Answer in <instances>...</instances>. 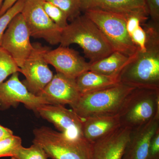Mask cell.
I'll use <instances>...</instances> for the list:
<instances>
[{
    "mask_svg": "<svg viewBox=\"0 0 159 159\" xmlns=\"http://www.w3.org/2000/svg\"><path fill=\"white\" fill-rule=\"evenodd\" d=\"M42 118L51 122L68 138L75 139L83 137V120L73 110L64 106L42 104L36 109Z\"/></svg>",
    "mask_w": 159,
    "mask_h": 159,
    "instance_id": "8fae6325",
    "label": "cell"
},
{
    "mask_svg": "<svg viewBox=\"0 0 159 159\" xmlns=\"http://www.w3.org/2000/svg\"><path fill=\"white\" fill-rule=\"evenodd\" d=\"M22 103L29 110L36 112L42 104H47L39 96L30 93L19 78V73L11 75L9 79L0 84V109L6 110L11 107Z\"/></svg>",
    "mask_w": 159,
    "mask_h": 159,
    "instance_id": "30bf717a",
    "label": "cell"
},
{
    "mask_svg": "<svg viewBox=\"0 0 159 159\" xmlns=\"http://www.w3.org/2000/svg\"><path fill=\"white\" fill-rule=\"evenodd\" d=\"M22 146V139L17 136H11L0 141V158L12 157Z\"/></svg>",
    "mask_w": 159,
    "mask_h": 159,
    "instance_id": "d4e9b609",
    "label": "cell"
},
{
    "mask_svg": "<svg viewBox=\"0 0 159 159\" xmlns=\"http://www.w3.org/2000/svg\"><path fill=\"white\" fill-rule=\"evenodd\" d=\"M45 0H25L21 13L31 37L42 39L52 45L60 43L62 30L49 18L43 8Z\"/></svg>",
    "mask_w": 159,
    "mask_h": 159,
    "instance_id": "52a82bcc",
    "label": "cell"
},
{
    "mask_svg": "<svg viewBox=\"0 0 159 159\" xmlns=\"http://www.w3.org/2000/svg\"><path fill=\"white\" fill-rule=\"evenodd\" d=\"M80 96L76 79L59 73L54 75L51 81L38 95L43 99L47 104L69 105L70 107L77 102Z\"/></svg>",
    "mask_w": 159,
    "mask_h": 159,
    "instance_id": "4fadbf2b",
    "label": "cell"
},
{
    "mask_svg": "<svg viewBox=\"0 0 159 159\" xmlns=\"http://www.w3.org/2000/svg\"><path fill=\"white\" fill-rule=\"evenodd\" d=\"M121 126L119 115L89 117L84 119L82 136L93 143L111 133Z\"/></svg>",
    "mask_w": 159,
    "mask_h": 159,
    "instance_id": "e0dca14e",
    "label": "cell"
},
{
    "mask_svg": "<svg viewBox=\"0 0 159 159\" xmlns=\"http://www.w3.org/2000/svg\"><path fill=\"white\" fill-rule=\"evenodd\" d=\"M33 45V50L20 68V73L25 77L22 83L28 90L38 96L51 81L54 74L44 58L50 48L39 43Z\"/></svg>",
    "mask_w": 159,
    "mask_h": 159,
    "instance_id": "ba28073f",
    "label": "cell"
},
{
    "mask_svg": "<svg viewBox=\"0 0 159 159\" xmlns=\"http://www.w3.org/2000/svg\"><path fill=\"white\" fill-rule=\"evenodd\" d=\"M43 8L49 18L60 29L62 30L69 25L66 14L57 6L45 0Z\"/></svg>",
    "mask_w": 159,
    "mask_h": 159,
    "instance_id": "7402d4cb",
    "label": "cell"
},
{
    "mask_svg": "<svg viewBox=\"0 0 159 159\" xmlns=\"http://www.w3.org/2000/svg\"><path fill=\"white\" fill-rule=\"evenodd\" d=\"M31 37L21 13L12 19L3 35L1 47L11 55L20 68L33 50Z\"/></svg>",
    "mask_w": 159,
    "mask_h": 159,
    "instance_id": "9c48e42d",
    "label": "cell"
},
{
    "mask_svg": "<svg viewBox=\"0 0 159 159\" xmlns=\"http://www.w3.org/2000/svg\"><path fill=\"white\" fill-rule=\"evenodd\" d=\"M25 2V0H18L12 7L0 16V47L3 35L9 23L16 15L21 13Z\"/></svg>",
    "mask_w": 159,
    "mask_h": 159,
    "instance_id": "cb8c5ba5",
    "label": "cell"
},
{
    "mask_svg": "<svg viewBox=\"0 0 159 159\" xmlns=\"http://www.w3.org/2000/svg\"><path fill=\"white\" fill-rule=\"evenodd\" d=\"M159 130V115L144 125L131 129L122 159H146L151 140Z\"/></svg>",
    "mask_w": 159,
    "mask_h": 159,
    "instance_id": "5bb4252c",
    "label": "cell"
},
{
    "mask_svg": "<svg viewBox=\"0 0 159 159\" xmlns=\"http://www.w3.org/2000/svg\"><path fill=\"white\" fill-rule=\"evenodd\" d=\"M18 1V0H4L0 9V16H2L8 9L12 7Z\"/></svg>",
    "mask_w": 159,
    "mask_h": 159,
    "instance_id": "f1b7e54d",
    "label": "cell"
},
{
    "mask_svg": "<svg viewBox=\"0 0 159 159\" xmlns=\"http://www.w3.org/2000/svg\"><path fill=\"white\" fill-rule=\"evenodd\" d=\"M147 35L145 49H138L118 76L119 82L134 88L159 89V25H142Z\"/></svg>",
    "mask_w": 159,
    "mask_h": 159,
    "instance_id": "6da1fadb",
    "label": "cell"
},
{
    "mask_svg": "<svg viewBox=\"0 0 159 159\" xmlns=\"http://www.w3.org/2000/svg\"><path fill=\"white\" fill-rule=\"evenodd\" d=\"M4 0H0V9H1V7H2V5L3 2H4Z\"/></svg>",
    "mask_w": 159,
    "mask_h": 159,
    "instance_id": "4dcf8cb0",
    "label": "cell"
},
{
    "mask_svg": "<svg viewBox=\"0 0 159 159\" xmlns=\"http://www.w3.org/2000/svg\"><path fill=\"white\" fill-rule=\"evenodd\" d=\"M13 135V133L12 130L0 125V141Z\"/></svg>",
    "mask_w": 159,
    "mask_h": 159,
    "instance_id": "f546056e",
    "label": "cell"
},
{
    "mask_svg": "<svg viewBox=\"0 0 159 159\" xmlns=\"http://www.w3.org/2000/svg\"><path fill=\"white\" fill-rule=\"evenodd\" d=\"M82 11L99 9L121 15L125 18L133 15L148 17L145 0H80Z\"/></svg>",
    "mask_w": 159,
    "mask_h": 159,
    "instance_id": "2e32d148",
    "label": "cell"
},
{
    "mask_svg": "<svg viewBox=\"0 0 159 159\" xmlns=\"http://www.w3.org/2000/svg\"><path fill=\"white\" fill-rule=\"evenodd\" d=\"M62 10L71 22L80 16L81 10L80 0H46Z\"/></svg>",
    "mask_w": 159,
    "mask_h": 159,
    "instance_id": "44dd1931",
    "label": "cell"
},
{
    "mask_svg": "<svg viewBox=\"0 0 159 159\" xmlns=\"http://www.w3.org/2000/svg\"><path fill=\"white\" fill-rule=\"evenodd\" d=\"M60 45H79L90 60V63L112 53V47L95 23L86 16L80 15L61 31Z\"/></svg>",
    "mask_w": 159,
    "mask_h": 159,
    "instance_id": "7a4b0ae2",
    "label": "cell"
},
{
    "mask_svg": "<svg viewBox=\"0 0 159 159\" xmlns=\"http://www.w3.org/2000/svg\"><path fill=\"white\" fill-rule=\"evenodd\" d=\"M134 89L119 82L107 88L81 94L77 102L71 107L83 120L118 115L125 98Z\"/></svg>",
    "mask_w": 159,
    "mask_h": 159,
    "instance_id": "3957f363",
    "label": "cell"
},
{
    "mask_svg": "<svg viewBox=\"0 0 159 159\" xmlns=\"http://www.w3.org/2000/svg\"><path fill=\"white\" fill-rule=\"evenodd\" d=\"M130 131V129L120 126L92 143L91 159H122Z\"/></svg>",
    "mask_w": 159,
    "mask_h": 159,
    "instance_id": "9a60e30c",
    "label": "cell"
},
{
    "mask_svg": "<svg viewBox=\"0 0 159 159\" xmlns=\"http://www.w3.org/2000/svg\"><path fill=\"white\" fill-rule=\"evenodd\" d=\"M49 158L40 146L33 144L29 148H25L22 145L11 159H48Z\"/></svg>",
    "mask_w": 159,
    "mask_h": 159,
    "instance_id": "603a6c76",
    "label": "cell"
},
{
    "mask_svg": "<svg viewBox=\"0 0 159 159\" xmlns=\"http://www.w3.org/2000/svg\"><path fill=\"white\" fill-rule=\"evenodd\" d=\"M146 159H159V130L151 140Z\"/></svg>",
    "mask_w": 159,
    "mask_h": 159,
    "instance_id": "83f0119b",
    "label": "cell"
},
{
    "mask_svg": "<svg viewBox=\"0 0 159 159\" xmlns=\"http://www.w3.org/2000/svg\"><path fill=\"white\" fill-rule=\"evenodd\" d=\"M145 2L151 20L159 25V0H145Z\"/></svg>",
    "mask_w": 159,
    "mask_h": 159,
    "instance_id": "4316f807",
    "label": "cell"
},
{
    "mask_svg": "<svg viewBox=\"0 0 159 159\" xmlns=\"http://www.w3.org/2000/svg\"><path fill=\"white\" fill-rule=\"evenodd\" d=\"M121 126L131 129L159 115V89L135 88L125 98L118 114Z\"/></svg>",
    "mask_w": 159,
    "mask_h": 159,
    "instance_id": "5b68a950",
    "label": "cell"
},
{
    "mask_svg": "<svg viewBox=\"0 0 159 159\" xmlns=\"http://www.w3.org/2000/svg\"><path fill=\"white\" fill-rule=\"evenodd\" d=\"M132 40L138 49L144 50L145 49L147 35L146 32L142 25L137 28L130 34Z\"/></svg>",
    "mask_w": 159,
    "mask_h": 159,
    "instance_id": "484cf974",
    "label": "cell"
},
{
    "mask_svg": "<svg viewBox=\"0 0 159 159\" xmlns=\"http://www.w3.org/2000/svg\"><path fill=\"white\" fill-rule=\"evenodd\" d=\"M32 143L40 146L52 159H91L92 143L83 137L68 138L47 126L33 130Z\"/></svg>",
    "mask_w": 159,
    "mask_h": 159,
    "instance_id": "277c9868",
    "label": "cell"
},
{
    "mask_svg": "<svg viewBox=\"0 0 159 159\" xmlns=\"http://www.w3.org/2000/svg\"><path fill=\"white\" fill-rule=\"evenodd\" d=\"M84 14L98 27L114 51L129 57L135 54L138 49L127 31L125 16L99 9L86 10Z\"/></svg>",
    "mask_w": 159,
    "mask_h": 159,
    "instance_id": "8992f818",
    "label": "cell"
},
{
    "mask_svg": "<svg viewBox=\"0 0 159 159\" xmlns=\"http://www.w3.org/2000/svg\"><path fill=\"white\" fill-rule=\"evenodd\" d=\"M81 94L100 90L119 83L118 77L109 76L91 70L86 71L76 78Z\"/></svg>",
    "mask_w": 159,
    "mask_h": 159,
    "instance_id": "ac0fdd59",
    "label": "cell"
},
{
    "mask_svg": "<svg viewBox=\"0 0 159 159\" xmlns=\"http://www.w3.org/2000/svg\"><path fill=\"white\" fill-rule=\"evenodd\" d=\"M44 58L57 73L70 78L76 79L80 74L89 70L90 63L69 47L60 46L54 50L49 49L45 54Z\"/></svg>",
    "mask_w": 159,
    "mask_h": 159,
    "instance_id": "7c38bea8",
    "label": "cell"
},
{
    "mask_svg": "<svg viewBox=\"0 0 159 159\" xmlns=\"http://www.w3.org/2000/svg\"><path fill=\"white\" fill-rule=\"evenodd\" d=\"M130 57L115 51L108 56L90 63L89 70L107 76L118 77Z\"/></svg>",
    "mask_w": 159,
    "mask_h": 159,
    "instance_id": "d6986e66",
    "label": "cell"
},
{
    "mask_svg": "<svg viewBox=\"0 0 159 159\" xmlns=\"http://www.w3.org/2000/svg\"><path fill=\"white\" fill-rule=\"evenodd\" d=\"M20 68L11 55L0 47V84L9 76L20 73Z\"/></svg>",
    "mask_w": 159,
    "mask_h": 159,
    "instance_id": "ffe728a7",
    "label": "cell"
}]
</instances>
